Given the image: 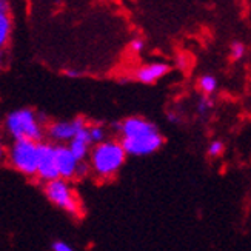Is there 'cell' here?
<instances>
[{"label": "cell", "mask_w": 251, "mask_h": 251, "mask_svg": "<svg viewBox=\"0 0 251 251\" xmlns=\"http://www.w3.org/2000/svg\"><path fill=\"white\" fill-rule=\"evenodd\" d=\"M121 133V144L126 156L144 157L156 152L163 145V136L157 126L144 117L133 116L113 125Z\"/></svg>", "instance_id": "1"}, {"label": "cell", "mask_w": 251, "mask_h": 251, "mask_svg": "<svg viewBox=\"0 0 251 251\" xmlns=\"http://www.w3.org/2000/svg\"><path fill=\"white\" fill-rule=\"evenodd\" d=\"M126 152L119 140H105L93 147L90 152L91 171L100 179H110L124 167Z\"/></svg>", "instance_id": "2"}, {"label": "cell", "mask_w": 251, "mask_h": 251, "mask_svg": "<svg viewBox=\"0 0 251 251\" xmlns=\"http://www.w3.org/2000/svg\"><path fill=\"white\" fill-rule=\"evenodd\" d=\"M3 126L6 134L13 140H34L40 144L45 134L39 114L29 108H19L8 113Z\"/></svg>", "instance_id": "3"}, {"label": "cell", "mask_w": 251, "mask_h": 251, "mask_svg": "<svg viewBox=\"0 0 251 251\" xmlns=\"http://www.w3.org/2000/svg\"><path fill=\"white\" fill-rule=\"evenodd\" d=\"M11 167L25 176H37L39 167V142L34 140H13L8 151Z\"/></svg>", "instance_id": "4"}, {"label": "cell", "mask_w": 251, "mask_h": 251, "mask_svg": "<svg viewBox=\"0 0 251 251\" xmlns=\"http://www.w3.org/2000/svg\"><path fill=\"white\" fill-rule=\"evenodd\" d=\"M43 191H45V196L48 198V201L52 205H56L57 208L67 211L73 216H79L80 203H79L77 198H75V194H74L68 180L56 179V180L47 182L45 187H43Z\"/></svg>", "instance_id": "5"}, {"label": "cell", "mask_w": 251, "mask_h": 251, "mask_svg": "<svg viewBox=\"0 0 251 251\" xmlns=\"http://www.w3.org/2000/svg\"><path fill=\"white\" fill-rule=\"evenodd\" d=\"M86 126H88V124H86L83 117H75L73 121H59L50 124L47 126V134L52 142L63 145V144H70L75 137V134Z\"/></svg>", "instance_id": "6"}, {"label": "cell", "mask_w": 251, "mask_h": 251, "mask_svg": "<svg viewBox=\"0 0 251 251\" xmlns=\"http://www.w3.org/2000/svg\"><path fill=\"white\" fill-rule=\"evenodd\" d=\"M37 177L45 183L60 179L57 165H56V145L48 144V142H40L39 144Z\"/></svg>", "instance_id": "7"}, {"label": "cell", "mask_w": 251, "mask_h": 251, "mask_svg": "<svg viewBox=\"0 0 251 251\" xmlns=\"http://www.w3.org/2000/svg\"><path fill=\"white\" fill-rule=\"evenodd\" d=\"M79 160L71 152L68 145H56V165L60 179L70 180L75 177V171L79 167Z\"/></svg>", "instance_id": "8"}, {"label": "cell", "mask_w": 251, "mask_h": 251, "mask_svg": "<svg viewBox=\"0 0 251 251\" xmlns=\"http://www.w3.org/2000/svg\"><path fill=\"white\" fill-rule=\"evenodd\" d=\"M93 147V142H91V137H90V131H88V126L80 129L75 137L68 144V148L71 150V152L75 156L79 162H83L86 157H90V152H91V148Z\"/></svg>", "instance_id": "9"}, {"label": "cell", "mask_w": 251, "mask_h": 251, "mask_svg": "<svg viewBox=\"0 0 251 251\" xmlns=\"http://www.w3.org/2000/svg\"><path fill=\"white\" fill-rule=\"evenodd\" d=\"M170 73V65L168 63H163V62H154V63H150L142 67L136 71V79L142 83H147L151 85L157 82L159 79H162L163 75Z\"/></svg>", "instance_id": "10"}, {"label": "cell", "mask_w": 251, "mask_h": 251, "mask_svg": "<svg viewBox=\"0 0 251 251\" xmlns=\"http://www.w3.org/2000/svg\"><path fill=\"white\" fill-rule=\"evenodd\" d=\"M199 88L202 90L203 96H211L217 90V79L211 74H203L199 77Z\"/></svg>", "instance_id": "11"}, {"label": "cell", "mask_w": 251, "mask_h": 251, "mask_svg": "<svg viewBox=\"0 0 251 251\" xmlns=\"http://www.w3.org/2000/svg\"><path fill=\"white\" fill-rule=\"evenodd\" d=\"M11 19H9V14H5V16H0V50H2L6 42L11 36Z\"/></svg>", "instance_id": "12"}, {"label": "cell", "mask_w": 251, "mask_h": 251, "mask_svg": "<svg viewBox=\"0 0 251 251\" xmlns=\"http://www.w3.org/2000/svg\"><path fill=\"white\" fill-rule=\"evenodd\" d=\"M88 131H90L93 145L102 144V142L106 140V131L102 125H88Z\"/></svg>", "instance_id": "13"}, {"label": "cell", "mask_w": 251, "mask_h": 251, "mask_svg": "<svg viewBox=\"0 0 251 251\" xmlns=\"http://www.w3.org/2000/svg\"><path fill=\"white\" fill-rule=\"evenodd\" d=\"M213 100L210 99L208 96H202L201 99L198 100V105H196V110H198V113L201 116H205V114H208L211 111V108H213Z\"/></svg>", "instance_id": "14"}, {"label": "cell", "mask_w": 251, "mask_h": 251, "mask_svg": "<svg viewBox=\"0 0 251 251\" xmlns=\"http://www.w3.org/2000/svg\"><path fill=\"white\" fill-rule=\"evenodd\" d=\"M224 151H225V144L222 140H213L208 145V148H206V152H208L210 157H219L224 154Z\"/></svg>", "instance_id": "15"}, {"label": "cell", "mask_w": 251, "mask_h": 251, "mask_svg": "<svg viewBox=\"0 0 251 251\" xmlns=\"http://www.w3.org/2000/svg\"><path fill=\"white\" fill-rule=\"evenodd\" d=\"M230 52H231V57L233 60H241L245 56V45L242 42L234 40L230 47Z\"/></svg>", "instance_id": "16"}, {"label": "cell", "mask_w": 251, "mask_h": 251, "mask_svg": "<svg viewBox=\"0 0 251 251\" xmlns=\"http://www.w3.org/2000/svg\"><path fill=\"white\" fill-rule=\"evenodd\" d=\"M90 171H91V165H90V163H86V162L83 160V162H80V163H79L77 171H75V177H77V179H83V177L88 176Z\"/></svg>", "instance_id": "17"}, {"label": "cell", "mask_w": 251, "mask_h": 251, "mask_svg": "<svg viewBox=\"0 0 251 251\" xmlns=\"http://www.w3.org/2000/svg\"><path fill=\"white\" fill-rule=\"evenodd\" d=\"M51 250L52 251H75L70 244L63 242V241H54L51 245Z\"/></svg>", "instance_id": "18"}, {"label": "cell", "mask_w": 251, "mask_h": 251, "mask_svg": "<svg viewBox=\"0 0 251 251\" xmlns=\"http://www.w3.org/2000/svg\"><path fill=\"white\" fill-rule=\"evenodd\" d=\"M144 47H145V43L142 39H133L129 42V50L133 52H140L142 50H144Z\"/></svg>", "instance_id": "19"}, {"label": "cell", "mask_w": 251, "mask_h": 251, "mask_svg": "<svg viewBox=\"0 0 251 251\" xmlns=\"http://www.w3.org/2000/svg\"><path fill=\"white\" fill-rule=\"evenodd\" d=\"M65 75L70 77V79H77V77H80V75H82V73L77 71V70H65Z\"/></svg>", "instance_id": "20"}, {"label": "cell", "mask_w": 251, "mask_h": 251, "mask_svg": "<svg viewBox=\"0 0 251 251\" xmlns=\"http://www.w3.org/2000/svg\"><path fill=\"white\" fill-rule=\"evenodd\" d=\"M167 119H168V122L170 124H179L180 122V117H179V114H176V113H168L167 114Z\"/></svg>", "instance_id": "21"}, {"label": "cell", "mask_w": 251, "mask_h": 251, "mask_svg": "<svg viewBox=\"0 0 251 251\" xmlns=\"http://www.w3.org/2000/svg\"><path fill=\"white\" fill-rule=\"evenodd\" d=\"M8 11H9V5L6 0H0V16H5L8 14Z\"/></svg>", "instance_id": "22"}, {"label": "cell", "mask_w": 251, "mask_h": 251, "mask_svg": "<svg viewBox=\"0 0 251 251\" xmlns=\"http://www.w3.org/2000/svg\"><path fill=\"white\" fill-rule=\"evenodd\" d=\"M3 152H5V151H3V145H2V140H0V159L3 157Z\"/></svg>", "instance_id": "23"}]
</instances>
